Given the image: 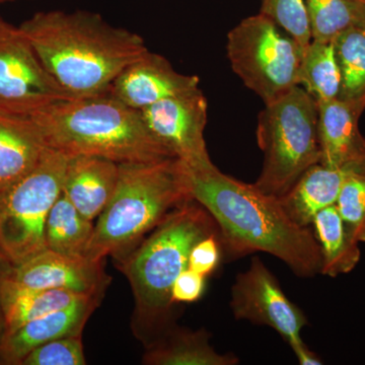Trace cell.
I'll return each mask as SVG.
<instances>
[{"label": "cell", "instance_id": "1", "mask_svg": "<svg viewBox=\"0 0 365 365\" xmlns=\"http://www.w3.org/2000/svg\"><path fill=\"white\" fill-rule=\"evenodd\" d=\"M185 165L192 198L215 220L227 257L263 252L299 277L321 273V249L313 230L297 225L278 197L223 174L211 160Z\"/></svg>", "mask_w": 365, "mask_h": 365}, {"label": "cell", "instance_id": "2", "mask_svg": "<svg viewBox=\"0 0 365 365\" xmlns=\"http://www.w3.org/2000/svg\"><path fill=\"white\" fill-rule=\"evenodd\" d=\"M19 30L73 98L110 93L117 76L148 51L138 34L112 26L91 11H40Z\"/></svg>", "mask_w": 365, "mask_h": 365}, {"label": "cell", "instance_id": "3", "mask_svg": "<svg viewBox=\"0 0 365 365\" xmlns=\"http://www.w3.org/2000/svg\"><path fill=\"white\" fill-rule=\"evenodd\" d=\"M216 234L220 230L212 216L192 199L169 213L130 253L118 259L135 302L132 328L146 345L172 328L173 285L188 268L194 245Z\"/></svg>", "mask_w": 365, "mask_h": 365}, {"label": "cell", "instance_id": "4", "mask_svg": "<svg viewBox=\"0 0 365 365\" xmlns=\"http://www.w3.org/2000/svg\"><path fill=\"white\" fill-rule=\"evenodd\" d=\"M31 118L46 146L68 157L93 155L117 163L175 158L153 135L140 111L110 93L61 101Z\"/></svg>", "mask_w": 365, "mask_h": 365}, {"label": "cell", "instance_id": "5", "mask_svg": "<svg viewBox=\"0 0 365 365\" xmlns=\"http://www.w3.org/2000/svg\"><path fill=\"white\" fill-rule=\"evenodd\" d=\"M192 199L186 165L180 158L119 163L116 189L97 218L86 258H123L169 213Z\"/></svg>", "mask_w": 365, "mask_h": 365}, {"label": "cell", "instance_id": "6", "mask_svg": "<svg viewBox=\"0 0 365 365\" xmlns=\"http://www.w3.org/2000/svg\"><path fill=\"white\" fill-rule=\"evenodd\" d=\"M257 140L264 163L254 185L279 198L321 160L318 103L297 86L266 104L259 115Z\"/></svg>", "mask_w": 365, "mask_h": 365}, {"label": "cell", "instance_id": "7", "mask_svg": "<svg viewBox=\"0 0 365 365\" xmlns=\"http://www.w3.org/2000/svg\"><path fill=\"white\" fill-rule=\"evenodd\" d=\"M68 158L46 148L30 172L0 191V251L11 265L47 249L46 222L61 194Z\"/></svg>", "mask_w": 365, "mask_h": 365}, {"label": "cell", "instance_id": "8", "mask_svg": "<svg viewBox=\"0 0 365 365\" xmlns=\"http://www.w3.org/2000/svg\"><path fill=\"white\" fill-rule=\"evenodd\" d=\"M232 69L250 90L269 104L299 86L302 47L263 14L249 16L227 36Z\"/></svg>", "mask_w": 365, "mask_h": 365}, {"label": "cell", "instance_id": "9", "mask_svg": "<svg viewBox=\"0 0 365 365\" xmlns=\"http://www.w3.org/2000/svg\"><path fill=\"white\" fill-rule=\"evenodd\" d=\"M74 98L45 68L19 26L0 18V109L31 117Z\"/></svg>", "mask_w": 365, "mask_h": 365}, {"label": "cell", "instance_id": "10", "mask_svg": "<svg viewBox=\"0 0 365 365\" xmlns=\"http://www.w3.org/2000/svg\"><path fill=\"white\" fill-rule=\"evenodd\" d=\"M230 309L239 321L272 328L294 351L306 344L302 339L306 314L288 299L279 281L259 257H254L250 267L235 278Z\"/></svg>", "mask_w": 365, "mask_h": 365}, {"label": "cell", "instance_id": "11", "mask_svg": "<svg viewBox=\"0 0 365 365\" xmlns=\"http://www.w3.org/2000/svg\"><path fill=\"white\" fill-rule=\"evenodd\" d=\"M144 123L153 135L187 165L209 162L204 130L207 101L196 90L165 98L141 110Z\"/></svg>", "mask_w": 365, "mask_h": 365}, {"label": "cell", "instance_id": "12", "mask_svg": "<svg viewBox=\"0 0 365 365\" xmlns=\"http://www.w3.org/2000/svg\"><path fill=\"white\" fill-rule=\"evenodd\" d=\"M6 275L24 287L68 290L101 299L111 283L104 261L74 258L49 249L18 265H9Z\"/></svg>", "mask_w": 365, "mask_h": 365}, {"label": "cell", "instance_id": "13", "mask_svg": "<svg viewBox=\"0 0 365 365\" xmlns=\"http://www.w3.org/2000/svg\"><path fill=\"white\" fill-rule=\"evenodd\" d=\"M198 88L196 76L179 73L165 57L148 50L117 76L110 95L132 109L141 111L165 98Z\"/></svg>", "mask_w": 365, "mask_h": 365}, {"label": "cell", "instance_id": "14", "mask_svg": "<svg viewBox=\"0 0 365 365\" xmlns=\"http://www.w3.org/2000/svg\"><path fill=\"white\" fill-rule=\"evenodd\" d=\"M318 109L319 163L365 173V138L359 124L364 106L335 98L318 103Z\"/></svg>", "mask_w": 365, "mask_h": 365}, {"label": "cell", "instance_id": "15", "mask_svg": "<svg viewBox=\"0 0 365 365\" xmlns=\"http://www.w3.org/2000/svg\"><path fill=\"white\" fill-rule=\"evenodd\" d=\"M100 302L98 297H86L6 333L0 344V364L21 365L29 353L45 343L67 336L81 335Z\"/></svg>", "mask_w": 365, "mask_h": 365}, {"label": "cell", "instance_id": "16", "mask_svg": "<svg viewBox=\"0 0 365 365\" xmlns=\"http://www.w3.org/2000/svg\"><path fill=\"white\" fill-rule=\"evenodd\" d=\"M119 163L93 155L69 157L62 192L86 218L97 220L111 200Z\"/></svg>", "mask_w": 365, "mask_h": 365}, {"label": "cell", "instance_id": "17", "mask_svg": "<svg viewBox=\"0 0 365 365\" xmlns=\"http://www.w3.org/2000/svg\"><path fill=\"white\" fill-rule=\"evenodd\" d=\"M46 148L32 118L0 109V191L30 172Z\"/></svg>", "mask_w": 365, "mask_h": 365}, {"label": "cell", "instance_id": "18", "mask_svg": "<svg viewBox=\"0 0 365 365\" xmlns=\"http://www.w3.org/2000/svg\"><path fill=\"white\" fill-rule=\"evenodd\" d=\"M352 170L333 169L317 163L279 197L285 212L299 227H312L314 216L335 205L346 177Z\"/></svg>", "mask_w": 365, "mask_h": 365}, {"label": "cell", "instance_id": "19", "mask_svg": "<svg viewBox=\"0 0 365 365\" xmlns=\"http://www.w3.org/2000/svg\"><path fill=\"white\" fill-rule=\"evenodd\" d=\"M205 330L170 328L148 346L143 364L146 365H235L239 359L232 353L222 354L209 343Z\"/></svg>", "mask_w": 365, "mask_h": 365}, {"label": "cell", "instance_id": "20", "mask_svg": "<svg viewBox=\"0 0 365 365\" xmlns=\"http://www.w3.org/2000/svg\"><path fill=\"white\" fill-rule=\"evenodd\" d=\"M0 295L6 319V334L29 322L42 318L52 312L66 309L86 297H91L68 290L24 287L9 279L6 273L0 285Z\"/></svg>", "mask_w": 365, "mask_h": 365}, {"label": "cell", "instance_id": "21", "mask_svg": "<svg viewBox=\"0 0 365 365\" xmlns=\"http://www.w3.org/2000/svg\"><path fill=\"white\" fill-rule=\"evenodd\" d=\"M312 227L321 249V274L337 277L354 270L361 258L359 242L346 227L336 206L319 211Z\"/></svg>", "mask_w": 365, "mask_h": 365}, {"label": "cell", "instance_id": "22", "mask_svg": "<svg viewBox=\"0 0 365 365\" xmlns=\"http://www.w3.org/2000/svg\"><path fill=\"white\" fill-rule=\"evenodd\" d=\"M93 228L95 223L81 215L61 192L46 222V246L56 253L86 258Z\"/></svg>", "mask_w": 365, "mask_h": 365}, {"label": "cell", "instance_id": "23", "mask_svg": "<svg viewBox=\"0 0 365 365\" xmlns=\"http://www.w3.org/2000/svg\"><path fill=\"white\" fill-rule=\"evenodd\" d=\"M299 86L316 100L328 102L339 97L341 76L333 42L312 41L302 53Z\"/></svg>", "mask_w": 365, "mask_h": 365}, {"label": "cell", "instance_id": "24", "mask_svg": "<svg viewBox=\"0 0 365 365\" xmlns=\"http://www.w3.org/2000/svg\"><path fill=\"white\" fill-rule=\"evenodd\" d=\"M312 41L333 42L355 28H365V4L359 0H306Z\"/></svg>", "mask_w": 365, "mask_h": 365}, {"label": "cell", "instance_id": "25", "mask_svg": "<svg viewBox=\"0 0 365 365\" xmlns=\"http://www.w3.org/2000/svg\"><path fill=\"white\" fill-rule=\"evenodd\" d=\"M333 44L341 76L338 98L365 108V28L346 31Z\"/></svg>", "mask_w": 365, "mask_h": 365}, {"label": "cell", "instance_id": "26", "mask_svg": "<svg viewBox=\"0 0 365 365\" xmlns=\"http://www.w3.org/2000/svg\"><path fill=\"white\" fill-rule=\"evenodd\" d=\"M335 206L352 237L365 242V173L346 177Z\"/></svg>", "mask_w": 365, "mask_h": 365}, {"label": "cell", "instance_id": "27", "mask_svg": "<svg viewBox=\"0 0 365 365\" xmlns=\"http://www.w3.org/2000/svg\"><path fill=\"white\" fill-rule=\"evenodd\" d=\"M260 14L282 26L297 40L302 51L312 42L306 0H261Z\"/></svg>", "mask_w": 365, "mask_h": 365}, {"label": "cell", "instance_id": "28", "mask_svg": "<svg viewBox=\"0 0 365 365\" xmlns=\"http://www.w3.org/2000/svg\"><path fill=\"white\" fill-rule=\"evenodd\" d=\"M81 335L67 336L35 348L21 365H85Z\"/></svg>", "mask_w": 365, "mask_h": 365}, {"label": "cell", "instance_id": "29", "mask_svg": "<svg viewBox=\"0 0 365 365\" xmlns=\"http://www.w3.org/2000/svg\"><path fill=\"white\" fill-rule=\"evenodd\" d=\"M222 251L220 234L204 237L197 242L190 252L188 268L207 277L220 265Z\"/></svg>", "mask_w": 365, "mask_h": 365}, {"label": "cell", "instance_id": "30", "mask_svg": "<svg viewBox=\"0 0 365 365\" xmlns=\"http://www.w3.org/2000/svg\"><path fill=\"white\" fill-rule=\"evenodd\" d=\"M205 287L206 276L192 269H185L173 285V302L174 304L195 302L202 297Z\"/></svg>", "mask_w": 365, "mask_h": 365}, {"label": "cell", "instance_id": "31", "mask_svg": "<svg viewBox=\"0 0 365 365\" xmlns=\"http://www.w3.org/2000/svg\"><path fill=\"white\" fill-rule=\"evenodd\" d=\"M295 356L299 360V364L302 365H319L323 364V361L319 359L318 354L313 350L309 349L306 344L300 346L294 350Z\"/></svg>", "mask_w": 365, "mask_h": 365}, {"label": "cell", "instance_id": "32", "mask_svg": "<svg viewBox=\"0 0 365 365\" xmlns=\"http://www.w3.org/2000/svg\"><path fill=\"white\" fill-rule=\"evenodd\" d=\"M11 264L9 262H0V285H1L2 277L6 273V269ZM6 332V319H4V309H2L1 295H0V344L4 340Z\"/></svg>", "mask_w": 365, "mask_h": 365}, {"label": "cell", "instance_id": "33", "mask_svg": "<svg viewBox=\"0 0 365 365\" xmlns=\"http://www.w3.org/2000/svg\"><path fill=\"white\" fill-rule=\"evenodd\" d=\"M0 262H9L6 260V257H4V255L2 254V252L0 251Z\"/></svg>", "mask_w": 365, "mask_h": 365}, {"label": "cell", "instance_id": "34", "mask_svg": "<svg viewBox=\"0 0 365 365\" xmlns=\"http://www.w3.org/2000/svg\"><path fill=\"white\" fill-rule=\"evenodd\" d=\"M9 1H16V0H0V4H4V2H9Z\"/></svg>", "mask_w": 365, "mask_h": 365}, {"label": "cell", "instance_id": "35", "mask_svg": "<svg viewBox=\"0 0 365 365\" xmlns=\"http://www.w3.org/2000/svg\"><path fill=\"white\" fill-rule=\"evenodd\" d=\"M359 1L364 2V4H365V0H359Z\"/></svg>", "mask_w": 365, "mask_h": 365}]
</instances>
